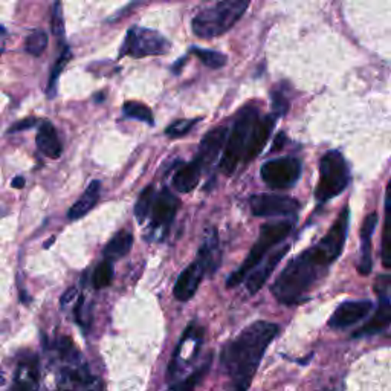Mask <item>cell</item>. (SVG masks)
Masks as SVG:
<instances>
[{"mask_svg": "<svg viewBox=\"0 0 391 391\" xmlns=\"http://www.w3.org/2000/svg\"><path fill=\"white\" fill-rule=\"evenodd\" d=\"M170 51V43L158 31L133 28L127 33L126 40L121 48V56L130 57H148V56H162Z\"/></svg>", "mask_w": 391, "mask_h": 391, "instance_id": "obj_7", "label": "cell"}, {"mask_svg": "<svg viewBox=\"0 0 391 391\" xmlns=\"http://www.w3.org/2000/svg\"><path fill=\"white\" fill-rule=\"evenodd\" d=\"M272 111L276 116L285 115L287 111V99L285 97V93L281 90L272 92Z\"/></svg>", "mask_w": 391, "mask_h": 391, "instance_id": "obj_32", "label": "cell"}, {"mask_svg": "<svg viewBox=\"0 0 391 391\" xmlns=\"http://www.w3.org/2000/svg\"><path fill=\"white\" fill-rule=\"evenodd\" d=\"M35 144L38 152L49 159H58L63 153L57 130L49 121H43L40 124V129H38L35 136Z\"/></svg>", "mask_w": 391, "mask_h": 391, "instance_id": "obj_19", "label": "cell"}, {"mask_svg": "<svg viewBox=\"0 0 391 391\" xmlns=\"http://www.w3.org/2000/svg\"><path fill=\"white\" fill-rule=\"evenodd\" d=\"M52 33L57 37H63L65 34V23L61 19V8L60 3L54 5V14H52Z\"/></svg>", "mask_w": 391, "mask_h": 391, "instance_id": "obj_33", "label": "cell"}, {"mask_svg": "<svg viewBox=\"0 0 391 391\" xmlns=\"http://www.w3.org/2000/svg\"><path fill=\"white\" fill-rule=\"evenodd\" d=\"M350 184V170L338 150L327 152L319 161V177L315 198L319 203L340 196Z\"/></svg>", "mask_w": 391, "mask_h": 391, "instance_id": "obj_6", "label": "cell"}, {"mask_svg": "<svg viewBox=\"0 0 391 391\" xmlns=\"http://www.w3.org/2000/svg\"><path fill=\"white\" fill-rule=\"evenodd\" d=\"M263 182L273 190L291 189L301 176V162L296 158H278L264 162L260 170Z\"/></svg>", "mask_w": 391, "mask_h": 391, "instance_id": "obj_8", "label": "cell"}, {"mask_svg": "<svg viewBox=\"0 0 391 391\" xmlns=\"http://www.w3.org/2000/svg\"><path fill=\"white\" fill-rule=\"evenodd\" d=\"M133 241H135V239H133V234L127 230H122L116 234L111 241H109L107 246L104 248L103 254L106 259L111 262L121 260L131 251Z\"/></svg>", "mask_w": 391, "mask_h": 391, "instance_id": "obj_22", "label": "cell"}, {"mask_svg": "<svg viewBox=\"0 0 391 391\" xmlns=\"http://www.w3.org/2000/svg\"><path fill=\"white\" fill-rule=\"evenodd\" d=\"M46 46H48V34H46L42 29H35L34 33H31L26 37L25 51L28 54H31V56L38 57L40 54H43Z\"/></svg>", "mask_w": 391, "mask_h": 391, "instance_id": "obj_28", "label": "cell"}, {"mask_svg": "<svg viewBox=\"0 0 391 391\" xmlns=\"http://www.w3.org/2000/svg\"><path fill=\"white\" fill-rule=\"evenodd\" d=\"M276 115H266L262 116V118L259 116V120L255 121L251 138H249V143L246 147V153L244 158L245 162L254 161L257 156L263 152V148L268 144L273 126H276Z\"/></svg>", "mask_w": 391, "mask_h": 391, "instance_id": "obj_14", "label": "cell"}, {"mask_svg": "<svg viewBox=\"0 0 391 391\" xmlns=\"http://www.w3.org/2000/svg\"><path fill=\"white\" fill-rule=\"evenodd\" d=\"M280 327L269 321H255L245 327L236 338L226 342L221 353V365L236 390H248L259 370L262 359Z\"/></svg>", "mask_w": 391, "mask_h": 391, "instance_id": "obj_2", "label": "cell"}, {"mask_svg": "<svg viewBox=\"0 0 391 391\" xmlns=\"http://www.w3.org/2000/svg\"><path fill=\"white\" fill-rule=\"evenodd\" d=\"M122 112L127 118L145 122L148 126H153L154 124V118L150 107H147L143 103H138V101H127V103L122 106Z\"/></svg>", "mask_w": 391, "mask_h": 391, "instance_id": "obj_25", "label": "cell"}, {"mask_svg": "<svg viewBox=\"0 0 391 391\" xmlns=\"http://www.w3.org/2000/svg\"><path fill=\"white\" fill-rule=\"evenodd\" d=\"M226 136H228V129L225 126H218L213 130H209L205 138L202 139L194 161L199 163L203 171L213 166L216 159L218 158V154H221L222 148L225 145Z\"/></svg>", "mask_w": 391, "mask_h": 391, "instance_id": "obj_13", "label": "cell"}, {"mask_svg": "<svg viewBox=\"0 0 391 391\" xmlns=\"http://www.w3.org/2000/svg\"><path fill=\"white\" fill-rule=\"evenodd\" d=\"M25 186V177H14V181H13V189H23Z\"/></svg>", "mask_w": 391, "mask_h": 391, "instance_id": "obj_37", "label": "cell"}, {"mask_svg": "<svg viewBox=\"0 0 391 391\" xmlns=\"http://www.w3.org/2000/svg\"><path fill=\"white\" fill-rule=\"evenodd\" d=\"M35 122H37L35 118H26V120L17 121L15 124H13L10 129H8V133H15V131H22V130L31 129V127L35 126Z\"/></svg>", "mask_w": 391, "mask_h": 391, "instance_id": "obj_34", "label": "cell"}, {"mask_svg": "<svg viewBox=\"0 0 391 391\" xmlns=\"http://www.w3.org/2000/svg\"><path fill=\"white\" fill-rule=\"evenodd\" d=\"M391 324V303L387 296H381L376 310L373 317L367 321L361 328L353 333V338H365V336H373L384 332Z\"/></svg>", "mask_w": 391, "mask_h": 391, "instance_id": "obj_17", "label": "cell"}, {"mask_svg": "<svg viewBox=\"0 0 391 391\" xmlns=\"http://www.w3.org/2000/svg\"><path fill=\"white\" fill-rule=\"evenodd\" d=\"M181 207V200L171 193L170 189H163L159 196H156L152 207V228L153 230H168L171 222Z\"/></svg>", "mask_w": 391, "mask_h": 391, "instance_id": "obj_10", "label": "cell"}, {"mask_svg": "<svg viewBox=\"0 0 391 391\" xmlns=\"http://www.w3.org/2000/svg\"><path fill=\"white\" fill-rule=\"evenodd\" d=\"M203 276H205V271H203L202 264L198 260L193 262L190 266H186L181 276L177 277V281L173 287V294L176 296V300L179 301L191 300L196 291H198L200 286Z\"/></svg>", "mask_w": 391, "mask_h": 391, "instance_id": "obj_15", "label": "cell"}, {"mask_svg": "<svg viewBox=\"0 0 391 391\" xmlns=\"http://www.w3.org/2000/svg\"><path fill=\"white\" fill-rule=\"evenodd\" d=\"M350 209L344 208L326 236L287 263L272 285V294L285 306L301 303L341 255L347 239Z\"/></svg>", "mask_w": 391, "mask_h": 391, "instance_id": "obj_1", "label": "cell"}, {"mask_svg": "<svg viewBox=\"0 0 391 391\" xmlns=\"http://www.w3.org/2000/svg\"><path fill=\"white\" fill-rule=\"evenodd\" d=\"M191 52L198 57L203 65L211 67V69H221L226 65V56H223L222 52L217 51H211V49H200V48H193Z\"/></svg>", "mask_w": 391, "mask_h": 391, "instance_id": "obj_27", "label": "cell"}, {"mask_svg": "<svg viewBox=\"0 0 391 391\" xmlns=\"http://www.w3.org/2000/svg\"><path fill=\"white\" fill-rule=\"evenodd\" d=\"M381 260L384 268L391 269V181L388 182L385 191V214L381 240Z\"/></svg>", "mask_w": 391, "mask_h": 391, "instance_id": "obj_23", "label": "cell"}, {"mask_svg": "<svg viewBox=\"0 0 391 391\" xmlns=\"http://www.w3.org/2000/svg\"><path fill=\"white\" fill-rule=\"evenodd\" d=\"M289 249H291V245H285L283 248L277 249L276 253L269 255L268 259L259 264V268L249 273L246 277V289L249 292L257 294L260 291V289L266 285V281H268L269 277L272 276V272L276 271L278 263L283 260V257L289 253Z\"/></svg>", "mask_w": 391, "mask_h": 391, "instance_id": "obj_16", "label": "cell"}, {"mask_svg": "<svg viewBox=\"0 0 391 391\" xmlns=\"http://www.w3.org/2000/svg\"><path fill=\"white\" fill-rule=\"evenodd\" d=\"M259 111L253 106L241 109L237 115L221 161V171L223 175L231 176L239 167V163L244 161L249 138H251L254 124L259 120Z\"/></svg>", "mask_w": 391, "mask_h": 391, "instance_id": "obj_5", "label": "cell"}, {"mask_svg": "<svg viewBox=\"0 0 391 391\" xmlns=\"http://www.w3.org/2000/svg\"><path fill=\"white\" fill-rule=\"evenodd\" d=\"M292 228H294L292 221L264 223L260 228L259 239H257L253 249L249 251L245 262L240 264V268L237 271H234L231 273L228 280H226V287H236L240 283H244L249 273H251L257 266L264 260V257L269 253V249L278 245L280 241H283L289 234L292 232Z\"/></svg>", "mask_w": 391, "mask_h": 391, "instance_id": "obj_4", "label": "cell"}, {"mask_svg": "<svg viewBox=\"0 0 391 391\" xmlns=\"http://www.w3.org/2000/svg\"><path fill=\"white\" fill-rule=\"evenodd\" d=\"M283 143H285V133H280L276 139V143H273L272 152H277V150H280V148H283Z\"/></svg>", "mask_w": 391, "mask_h": 391, "instance_id": "obj_36", "label": "cell"}, {"mask_svg": "<svg viewBox=\"0 0 391 391\" xmlns=\"http://www.w3.org/2000/svg\"><path fill=\"white\" fill-rule=\"evenodd\" d=\"M199 120H179L166 129V135L168 138H182L189 133Z\"/></svg>", "mask_w": 391, "mask_h": 391, "instance_id": "obj_31", "label": "cell"}, {"mask_svg": "<svg viewBox=\"0 0 391 391\" xmlns=\"http://www.w3.org/2000/svg\"><path fill=\"white\" fill-rule=\"evenodd\" d=\"M249 3L251 0H222L205 8L193 19V33L200 38H214L228 33L246 13Z\"/></svg>", "mask_w": 391, "mask_h": 391, "instance_id": "obj_3", "label": "cell"}, {"mask_svg": "<svg viewBox=\"0 0 391 391\" xmlns=\"http://www.w3.org/2000/svg\"><path fill=\"white\" fill-rule=\"evenodd\" d=\"M99 193H101L99 181H92L88 185L86 191L83 193L81 198L78 199L72 205V208L69 209L67 217L70 218V221H77V218H81V217L88 214L89 211L98 203Z\"/></svg>", "mask_w": 391, "mask_h": 391, "instance_id": "obj_21", "label": "cell"}, {"mask_svg": "<svg viewBox=\"0 0 391 391\" xmlns=\"http://www.w3.org/2000/svg\"><path fill=\"white\" fill-rule=\"evenodd\" d=\"M378 223V214L372 213L365 217L361 230V254L358 260V272L361 276H369L372 272V237Z\"/></svg>", "mask_w": 391, "mask_h": 391, "instance_id": "obj_18", "label": "cell"}, {"mask_svg": "<svg viewBox=\"0 0 391 391\" xmlns=\"http://www.w3.org/2000/svg\"><path fill=\"white\" fill-rule=\"evenodd\" d=\"M211 358H213V356L209 355V356L207 358V361L203 362L202 367H199V369L196 370V372L191 374V376L186 378L184 382H177V384L171 385V388H173V390H185V391H190V390L198 387V385L200 384V381H202L203 378H205V374H207L208 370H209Z\"/></svg>", "mask_w": 391, "mask_h": 391, "instance_id": "obj_29", "label": "cell"}, {"mask_svg": "<svg viewBox=\"0 0 391 391\" xmlns=\"http://www.w3.org/2000/svg\"><path fill=\"white\" fill-rule=\"evenodd\" d=\"M198 262L202 264L207 276H214L222 263V249L218 234L214 226H209L203 234L202 244L198 253Z\"/></svg>", "mask_w": 391, "mask_h": 391, "instance_id": "obj_11", "label": "cell"}, {"mask_svg": "<svg viewBox=\"0 0 391 391\" xmlns=\"http://www.w3.org/2000/svg\"><path fill=\"white\" fill-rule=\"evenodd\" d=\"M69 60H70V51H69V48H65V51L61 52L60 58L57 60L56 66H54V69H52V74H51V78H49L48 89H46V93H48V97H49V98H54V97H56V93H57V81H58V77H60V74H61V72H63V69L66 67V65H67V61H69Z\"/></svg>", "mask_w": 391, "mask_h": 391, "instance_id": "obj_30", "label": "cell"}, {"mask_svg": "<svg viewBox=\"0 0 391 391\" xmlns=\"http://www.w3.org/2000/svg\"><path fill=\"white\" fill-rule=\"evenodd\" d=\"M373 304L369 300H356V301H344L341 303L328 321L332 328H347L359 323L370 314Z\"/></svg>", "mask_w": 391, "mask_h": 391, "instance_id": "obj_12", "label": "cell"}, {"mask_svg": "<svg viewBox=\"0 0 391 391\" xmlns=\"http://www.w3.org/2000/svg\"><path fill=\"white\" fill-rule=\"evenodd\" d=\"M154 198H156V191H154V185L153 184L147 185L145 189L141 191L139 198L136 200V205H135V216H136V221L139 223L145 222L147 217L150 216Z\"/></svg>", "mask_w": 391, "mask_h": 391, "instance_id": "obj_24", "label": "cell"}, {"mask_svg": "<svg viewBox=\"0 0 391 391\" xmlns=\"http://www.w3.org/2000/svg\"><path fill=\"white\" fill-rule=\"evenodd\" d=\"M253 214L257 217H286L300 209V202L289 196L254 194L249 199Z\"/></svg>", "mask_w": 391, "mask_h": 391, "instance_id": "obj_9", "label": "cell"}, {"mask_svg": "<svg viewBox=\"0 0 391 391\" xmlns=\"http://www.w3.org/2000/svg\"><path fill=\"white\" fill-rule=\"evenodd\" d=\"M77 294H78V291H77V287H70V289H67V291L63 294V296H61V300H60V304L61 306H66V304H69L70 301H72L75 296H77Z\"/></svg>", "mask_w": 391, "mask_h": 391, "instance_id": "obj_35", "label": "cell"}, {"mask_svg": "<svg viewBox=\"0 0 391 391\" xmlns=\"http://www.w3.org/2000/svg\"><path fill=\"white\" fill-rule=\"evenodd\" d=\"M202 173L203 170L196 161L184 163L181 168L176 170L173 176V189L181 194L191 193L199 185Z\"/></svg>", "mask_w": 391, "mask_h": 391, "instance_id": "obj_20", "label": "cell"}, {"mask_svg": "<svg viewBox=\"0 0 391 391\" xmlns=\"http://www.w3.org/2000/svg\"><path fill=\"white\" fill-rule=\"evenodd\" d=\"M113 280V264L111 260L104 259V262H101L95 271H93L92 276V285L95 289H104L112 283Z\"/></svg>", "mask_w": 391, "mask_h": 391, "instance_id": "obj_26", "label": "cell"}]
</instances>
